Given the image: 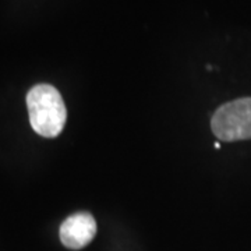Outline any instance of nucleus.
I'll return each instance as SVG.
<instances>
[{
    "label": "nucleus",
    "mask_w": 251,
    "mask_h": 251,
    "mask_svg": "<svg viewBox=\"0 0 251 251\" xmlns=\"http://www.w3.org/2000/svg\"><path fill=\"white\" fill-rule=\"evenodd\" d=\"M31 127L39 135L53 138L62 133L67 110L60 92L52 85H35L27 95Z\"/></svg>",
    "instance_id": "1"
},
{
    "label": "nucleus",
    "mask_w": 251,
    "mask_h": 251,
    "mask_svg": "<svg viewBox=\"0 0 251 251\" xmlns=\"http://www.w3.org/2000/svg\"><path fill=\"white\" fill-rule=\"evenodd\" d=\"M214 134L222 141L251 138V98H242L225 103L211 120Z\"/></svg>",
    "instance_id": "2"
},
{
    "label": "nucleus",
    "mask_w": 251,
    "mask_h": 251,
    "mask_svg": "<svg viewBox=\"0 0 251 251\" xmlns=\"http://www.w3.org/2000/svg\"><path fill=\"white\" fill-rule=\"evenodd\" d=\"M60 240L72 250H80L92 242L97 234V222L87 214L80 212L69 216L60 226Z\"/></svg>",
    "instance_id": "3"
},
{
    "label": "nucleus",
    "mask_w": 251,
    "mask_h": 251,
    "mask_svg": "<svg viewBox=\"0 0 251 251\" xmlns=\"http://www.w3.org/2000/svg\"><path fill=\"white\" fill-rule=\"evenodd\" d=\"M215 148H216V150H219V148H221V144L216 143V144H215Z\"/></svg>",
    "instance_id": "4"
}]
</instances>
